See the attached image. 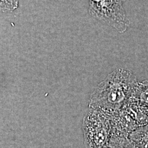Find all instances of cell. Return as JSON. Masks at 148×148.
I'll list each match as a JSON object with an SVG mask.
<instances>
[{
	"label": "cell",
	"mask_w": 148,
	"mask_h": 148,
	"mask_svg": "<svg viewBox=\"0 0 148 148\" xmlns=\"http://www.w3.org/2000/svg\"><path fill=\"white\" fill-rule=\"evenodd\" d=\"M138 84L136 76L130 70L123 68L114 70L92 92L89 108L111 116L127 104Z\"/></svg>",
	"instance_id": "6da1fadb"
},
{
	"label": "cell",
	"mask_w": 148,
	"mask_h": 148,
	"mask_svg": "<svg viewBox=\"0 0 148 148\" xmlns=\"http://www.w3.org/2000/svg\"><path fill=\"white\" fill-rule=\"evenodd\" d=\"M82 130L86 148H106L112 134L110 118L89 108L83 120Z\"/></svg>",
	"instance_id": "7a4b0ae2"
},
{
	"label": "cell",
	"mask_w": 148,
	"mask_h": 148,
	"mask_svg": "<svg viewBox=\"0 0 148 148\" xmlns=\"http://www.w3.org/2000/svg\"><path fill=\"white\" fill-rule=\"evenodd\" d=\"M126 0H89L88 12L103 23L114 27L119 32H125L130 26L123 3Z\"/></svg>",
	"instance_id": "3957f363"
},
{
	"label": "cell",
	"mask_w": 148,
	"mask_h": 148,
	"mask_svg": "<svg viewBox=\"0 0 148 148\" xmlns=\"http://www.w3.org/2000/svg\"><path fill=\"white\" fill-rule=\"evenodd\" d=\"M123 108L130 113L139 127L148 124V105L131 98Z\"/></svg>",
	"instance_id": "277c9868"
},
{
	"label": "cell",
	"mask_w": 148,
	"mask_h": 148,
	"mask_svg": "<svg viewBox=\"0 0 148 148\" xmlns=\"http://www.w3.org/2000/svg\"><path fill=\"white\" fill-rule=\"evenodd\" d=\"M128 138L137 148H148V123L138 127Z\"/></svg>",
	"instance_id": "5b68a950"
},
{
	"label": "cell",
	"mask_w": 148,
	"mask_h": 148,
	"mask_svg": "<svg viewBox=\"0 0 148 148\" xmlns=\"http://www.w3.org/2000/svg\"><path fill=\"white\" fill-rule=\"evenodd\" d=\"M106 148H137L128 137L112 134L111 139Z\"/></svg>",
	"instance_id": "8992f818"
},
{
	"label": "cell",
	"mask_w": 148,
	"mask_h": 148,
	"mask_svg": "<svg viewBox=\"0 0 148 148\" xmlns=\"http://www.w3.org/2000/svg\"><path fill=\"white\" fill-rule=\"evenodd\" d=\"M131 98L148 106V80L138 82Z\"/></svg>",
	"instance_id": "52a82bcc"
},
{
	"label": "cell",
	"mask_w": 148,
	"mask_h": 148,
	"mask_svg": "<svg viewBox=\"0 0 148 148\" xmlns=\"http://www.w3.org/2000/svg\"><path fill=\"white\" fill-rule=\"evenodd\" d=\"M19 0H0V11H14L18 6Z\"/></svg>",
	"instance_id": "ba28073f"
}]
</instances>
